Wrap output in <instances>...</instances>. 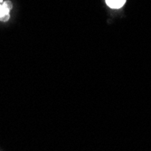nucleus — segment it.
<instances>
[{"label":"nucleus","mask_w":151,"mask_h":151,"mask_svg":"<svg viewBox=\"0 0 151 151\" xmlns=\"http://www.w3.org/2000/svg\"><path fill=\"white\" fill-rule=\"evenodd\" d=\"M12 8L10 2H4L2 6L0 7V21L6 22L9 19V12Z\"/></svg>","instance_id":"f257e3e1"},{"label":"nucleus","mask_w":151,"mask_h":151,"mask_svg":"<svg viewBox=\"0 0 151 151\" xmlns=\"http://www.w3.org/2000/svg\"><path fill=\"white\" fill-rule=\"evenodd\" d=\"M126 0H106L108 6L111 8H120L124 6Z\"/></svg>","instance_id":"f03ea898"},{"label":"nucleus","mask_w":151,"mask_h":151,"mask_svg":"<svg viewBox=\"0 0 151 151\" xmlns=\"http://www.w3.org/2000/svg\"><path fill=\"white\" fill-rule=\"evenodd\" d=\"M2 4H3V1H2V0H0V7L2 6Z\"/></svg>","instance_id":"7ed1b4c3"}]
</instances>
